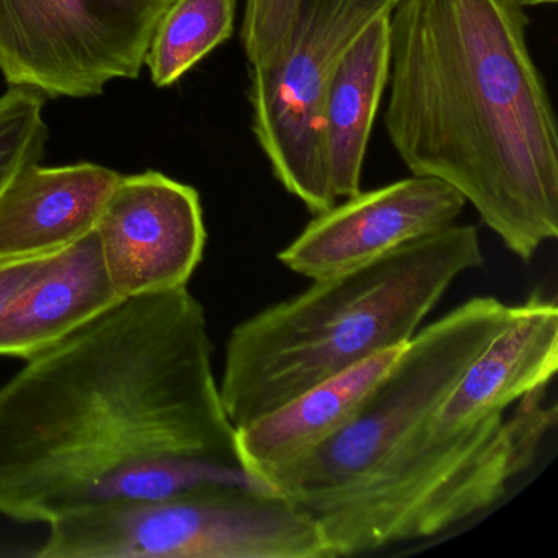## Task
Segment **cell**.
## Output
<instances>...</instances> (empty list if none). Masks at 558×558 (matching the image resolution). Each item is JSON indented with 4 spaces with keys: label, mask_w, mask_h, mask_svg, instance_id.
Here are the masks:
<instances>
[{
    "label": "cell",
    "mask_w": 558,
    "mask_h": 558,
    "mask_svg": "<svg viewBox=\"0 0 558 558\" xmlns=\"http://www.w3.org/2000/svg\"><path fill=\"white\" fill-rule=\"evenodd\" d=\"M187 287L133 296L0 388V514L50 522L207 485L257 486Z\"/></svg>",
    "instance_id": "1"
},
{
    "label": "cell",
    "mask_w": 558,
    "mask_h": 558,
    "mask_svg": "<svg viewBox=\"0 0 558 558\" xmlns=\"http://www.w3.org/2000/svg\"><path fill=\"white\" fill-rule=\"evenodd\" d=\"M509 0H400L385 130L411 175L456 189L519 259L558 236V130Z\"/></svg>",
    "instance_id": "2"
},
{
    "label": "cell",
    "mask_w": 558,
    "mask_h": 558,
    "mask_svg": "<svg viewBox=\"0 0 558 558\" xmlns=\"http://www.w3.org/2000/svg\"><path fill=\"white\" fill-rule=\"evenodd\" d=\"M485 266L473 225H452L377 263L313 280L234 326L221 403L234 429L372 355L403 348L457 279Z\"/></svg>",
    "instance_id": "3"
},
{
    "label": "cell",
    "mask_w": 558,
    "mask_h": 558,
    "mask_svg": "<svg viewBox=\"0 0 558 558\" xmlns=\"http://www.w3.org/2000/svg\"><path fill=\"white\" fill-rule=\"evenodd\" d=\"M547 390L466 433L414 429L364 486L313 518L332 558L436 537L501 501L557 426Z\"/></svg>",
    "instance_id": "4"
},
{
    "label": "cell",
    "mask_w": 558,
    "mask_h": 558,
    "mask_svg": "<svg viewBox=\"0 0 558 558\" xmlns=\"http://www.w3.org/2000/svg\"><path fill=\"white\" fill-rule=\"evenodd\" d=\"M514 305L475 296L403 345L354 416L322 446L260 483L310 519L364 486L436 410L473 359L501 332Z\"/></svg>",
    "instance_id": "5"
},
{
    "label": "cell",
    "mask_w": 558,
    "mask_h": 558,
    "mask_svg": "<svg viewBox=\"0 0 558 558\" xmlns=\"http://www.w3.org/2000/svg\"><path fill=\"white\" fill-rule=\"evenodd\" d=\"M38 558H332L318 525L277 493L207 485L109 502L50 522Z\"/></svg>",
    "instance_id": "6"
},
{
    "label": "cell",
    "mask_w": 558,
    "mask_h": 558,
    "mask_svg": "<svg viewBox=\"0 0 558 558\" xmlns=\"http://www.w3.org/2000/svg\"><path fill=\"white\" fill-rule=\"evenodd\" d=\"M400 0H296L286 44L250 71L254 136L283 189L313 215L336 204L323 155L326 87L355 38Z\"/></svg>",
    "instance_id": "7"
},
{
    "label": "cell",
    "mask_w": 558,
    "mask_h": 558,
    "mask_svg": "<svg viewBox=\"0 0 558 558\" xmlns=\"http://www.w3.org/2000/svg\"><path fill=\"white\" fill-rule=\"evenodd\" d=\"M172 0H0V73L58 99L138 80Z\"/></svg>",
    "instance_id": "8"
},
{
    "label": "cell",
    "mask_w": 558,
    "mask_h": 558,
    "mask_svg": "<svg viewBox=\"0 0 558 558\" xmlns=\"http://www.w3.org/2000/svg\"><path fill=\"white\" fill-rule=\"evenodd\" d=\"M94 231L125 300L187 287L207 244L198 192L156 171L122 175Z\"/></svg>",
    "instance_id": "9"
},
{
    "label": "cell",
    "mask_w": 558,
    "mask_h": 558,
    "mask_svg": "<svg viewBox=\"0 0 558 558\" xmlns=\"http://www.w3.org/2000/svg\"><path fill=\"white\" fill-rule=\"evenodd\" d=\"M465 205L446 182L411 175L315 215L279 260L312 282L331 279L452 227Z\"/></svg>",
    "instance_id": "10"
},
{
    "label": "cell",
    "mask_w": 558,
    "mask_h": 558,
    "mask_svg": "<svg viewBox=\"0 0 558 558\" xmlns=\"http://www.w3.org/2000/svg\"><path fill=\"white\" fill-rule=\"evenodd\" d=\"M558 368V306L535 292L420 424L430 434H460L502 416L521 398L548 387Z\"/></svg>",
    "instance_id": "11"
},
{
    "label": "cell",
    "mask_w": 558,
    "mask_h": 558,
    "mask_svg": "<svg viewBox=\"0 0 558 558\" xmlns=\"http://www.w3.org/2000/svg\"><path fill=\"white\" fill-rule=\"evenodd\" d=\"M120 178L93 162L19 172L0 194V259L58 253L90 233Z\"/></svg>",
    "instance_id": "12"
},
{
    "label": "cell",
    "mask_w": 558,
    "mask_h": 558,
    "mask_svg": "<svg viewBox=\"0 0 558 558\" xmlns=\"http://www.w3.org/2000/svg\"><path fill=\"white\" fill-rule=\"evenodd\" d=\"M96 231L51 254L0 319V355L28 361L122 303Z\"/></svg>",
    "instance_id": "13"
},
{
    "label": "cell",
    "mask_w": 558,
    "mask_h": 558,
    "mask_svg": "<svg viewBox=\"0 0 558 558\" xmlns=\"http://www.w3.org/2000/svg\"><path fill=\"white\" fill-rule=\"evenodd\" d=\"M401 349H388L319 381L282 407L236 429L241 466L254 478L280 469L335 436L393 367ZM260 482V480H259Z\"/></svg>",
    "instance_id": "14"
},
{
    "label": "cell",
    "mask_w": 558,
    "mask_h": 558,
    "mask_svg": "<svg viewBox=\"0 0 558 558\" xmlns=\"http://www.w3.org/2000/svg\"><path fill=\"white\" fill-rule=\"evenodd\" d=\"M391 12L375 19L355 38L326 87L323 155L336 202L362 191L368 140L390 74Z\"/></svg>",
    "instance_id": "15"
},
{
    "label": "cell",
    "mask_w": 558,
    "mask_h": 558,
    "mask_svg": "<svg viewBox=\"0 0 558 558\" xmlns=\"http://www.w3.org/2000/svg\"><path fill=\"white\" fill-rule=\"evenodd\" d=\"M240 0H172L153 35L145 66L169 87L234 34Z\"/></svg>",
    "instance_id": "16"
},
{
    "label": "cell",
    "mask_w": 558,
    "mask_h": 558,
    "mask_svg": "<svg viewBox=\"0 0 558 558\" xmlns=\"http://www.w3.org/2000/svg\"><path fill=\"white\" fill-rule=\"evenodd\" d=\"M44 107V94L25 87H9L0 97V194L19 172L44 159L50 135Z\"/></svg>",
    "instance_id": "17"
},
{
    "label": "cell",
    "mask_w": 558,
    "mask_h": 558,
    "mask_svg": "<svg viewBox=\"0 0 558 558\" xmlns=\"http://www.w3.org/2000/svg\"><path fill=\"white\" fill-rule=\"evenodd\" d=\"M296 0H246L241 45L250 71L266 70L279 57L295 14Z\"/></svg>",
    "instance_id": "18"
},
{
    "label": "cell",
    "mask_w": 558,
    "mask_h": 558,
    "mask_svg": "<svg viewBox=\"0 0 558 558\" xmlns=\"http://www.w3.org/2000/svg\"><path fill=\"white\" fill-rule=\"evenodd\" d=\"M50 256L51 254H44V256L0 259V319L4 318L22 290L44 269Z\"/></svg>",
    "instance_id": "19"
},
{
    "label": "cell",
    "mask_w": 558,
    "mask_h": 558,
    "mask_svg": "<svg viewBox=\"0 0 558 558\" xmlns=\"http://www.w3.org/2000/svg\"><path fill=\"white\" fill-rule=\"evenodd\" d=\"M512 4L519 5V8H542V5H554L557 4L558 0H509Z\"/></svg>",
    "instance_id": "20"
}]
</instances>
